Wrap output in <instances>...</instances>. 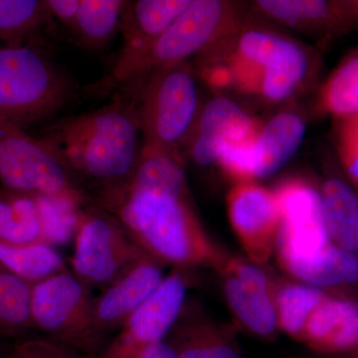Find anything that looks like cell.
Masks as SVG:
<instances>
[{
	"mask_svg": "<svg viewBox=\"0 0 358 358\" xmlns=\"http://www.w3.org/2000/svg\"><path fill=\"white\" fill-rule=\"evenodd\" d=\"M322 203L327 230L334 245L346 251H358V199L350 186L329 179L322 187Z\"/></svg>",
	"mask_w": 358,
	"mask_h": 358,
	"instance_id": "603a6c76",
	"label": "cell"
},
{
	"mask_svg": "<svg viewBox=\"0 0 358 358\" xmlns=\"http://www.w3.org/2000/svg\"><path fill=\"white\" fill-rule=\"evenodd\" d=\"M50 20L45 1L0 0V40L20 46Z\"/></svg>",
	"mask_w": 358,
	"mask_h": 358,
	"instance_id": "83f0119b",
	"label": "cell"
},
{
	"mask_svg": "<svg viewBox=\"0 0 358 358\" xmlns=\"http://www.w3.org/2000/svg\"><path fill=\"white\" fill-rule=\"evenodd\" d=\"M10 358H89L50 338H31L14 346Z\"/></svg>",
	"mask_w": 358,
	"mask_h": 358,
	"instance_id": "4dcf8cb0",
	"label": "cell"
},
{
	"mask_svg": "<svg viewBox=\"0 0 358 358\" xmlns=\"http://www.w3.org/2000/svg\"><path fill=\"white\" fill-rule=\"evenodd\" d=\"M0 242L49 245L36 195L0 192Z\"/></svg>",
	"mask_w": 358,
	"mask_h": 358,
	"instance_id": "44dd1931",
	"label": "cell"
},
{
	"mask_svg": "<svg viewBox=\"0 0 358 358\" xmlns=\"http://www.w3.org/2000/svg\"><path fill=\"white\" fill-rule=\"evenodd\" d=\"M32 286L0 264V334L15 336L33 327Z\"/></svg>",
	"mask_w": 358,
	"mask_h": 358,
	"instance_id": "4316f807",
	"label": "cell"
},
{
	"mask_svg": "<svg viewBox=\"0 0 358 358\" xmlns=\"http://www.w3.org/2000/svg\"><path fill=\"white\" fill-rule=\"evenodd\" d=\"M0 182L7 190L49 197L78 208L90 201L86 189L43 141L1 121Z\"/></svg>",
	"mask_w": 358,
	"mask_h": 358,
	"instance_id": "8992f818",
	"label": "cell"
},
{
	"mask_svg": "<svg viewBox=\"0 0 358 358\" xmlns=\"http://www.w3.org/2000/svg\"><path fill=\"white\" fill-rule=\"evenodd\" d=\"M256 3L273 20L301 30L336 24L346 16L358 14V3L317 0H261Z\"/></svg>",
	"mask_w": 358,
	"mask_h": 358,
	"instance_id": "7402d4cb",
	"label": "cell"
},
{
	"mask_svg": "<svg viewBox=\"0 0 358 358\" xmlns=\"http://www.w3.org/2000/svg\"><path fill=\"white\" fill-rule=\"evenodd\" d=\"M51 18L73 29L81 0H44Z\"/></svg>",
	"mask_w": 358,
	"mask_h": 358,
	"instance_id": "d6a6232c",
	"label": "cell"
},
{
	"mask_svg": "<svg viewBox=\"0 0 358 358\" xmlns=\"http://www.w3.org/2000/svg\"><path fill=\"white\" fill-rule=\"evenodd\" d=\"M232 229L250 262L262 266L275 253L281 213L274 190L255 181L236 183L227 196Z\"/></svg>",
	"mask_w": 358,
	"mask_h": 358,
	"instance_id": "8fae6325",
	"label": "cell"
},
{
	"mask_svg": "<svg viewBox=\"0 0 358 358\" xmlns=\"http://www.w3.org/2000/svg\"><path fill=\"white\" fill-rule=\"evenodd\" d=\"M192 0H138L129 1L120 30L122 47L113 67L128 63L145 50L169 27Z\"/></svg>",
	"mask_w": 358,
	"mask_h": 358,
	"instance_id": "9a60e30c",
	"label": "cell"
},
{
	"mask_svg": "<svg viewBox=\"0 0 358 358\" xmlns=\"http://www.w3.org/2000/svg\"><path fill=\"white\" fill-rule=\"evenodd\" d=\"M275 255L285 272L315 288L352 284L358 280L357 256L334 243L310 255L282 251H275Z\"/></svg>",
	"mask_w": 358,
	"mask_h": 358,
	"instance_id": "e0dca14e",
	"label": "cell"
},
{
	"mask_svg": "<svg viewBox=\"0 0 358 358\" xmlns=\"http://www.w3.org/2000/svg\"><path fill=\"white\" fill-rule=\"evenodd\" d=\"M0 264L31 286L68 272L64 259L57 249L45 244L11 245L0 242Z\"/></svg>",
	"mask_w": 358,
	"mask_h": 358,
	"instance_id": "d4e9b609",
	"label": "cell"
},
{
	"mask_svg": "<svg viewBox=\"0 0 358 358\" xmlns=\"http://www.w3.org/2000/svg\"><path fill=\"white\" fill-rule=\"evenodd\" d=\"M128 2L124 0H81L72 31L86 46L102 47L121 27Z\"/></svg>",
	"mask_w": 358,
	"mask_h": 358,
	"instance_id": "484cf974",
	"label": "cell"
},
{
	"mask_svg": "<svg viewBox=\"0 0 358 358\" xmlns=\"http://www.w3.org/2000/svg\"><path fill=\"white\" fill-rule=\"evenodd\" d=\"M72 94L69 79L41 52L0 47V121L21 129L46 121Z\"/></svg>",
	"mask_w": 358,
	"mask_h": 358,
	"instance_id": "277c9868",
	"label": "cell"
},
{
	"mask_svg": "<svg viewBox=\"0 0 358 358\" xmlns=\"http://www.w3.org/2000/svg\"><path fill=\"white\" fill-rule=\"evenodd\" d=\"M274 192L281 213L275 251L310 255L333 243L322 194L315 187L301 179H289Z\"/></svg>",
	"mask_w": 358,
	"mask_h": 358,
	"instance_id": "7c38bea8",
	"label": "cell"
},
{
	"mask_svg": "<svg viewBox=\"0 0 358 358\" xmlns=\"http://www.w3.org/2000/svg\"><path fill=\"white\" fill-rule=\"evenodd\" d=\"M148 256L174 268H215L223 251L193 208L179 155L143 150L131 181L98 197Z\"/></svg>",
	"mask_w": 358,
	"mask_h": 358,
	"instance_id": "6da1fadb",
	"label": "cell"
},
{
	"mask_svg": "<svg viewBox=\"0 0 358 358\" xmlns=\"http://www.w3.org/2000/svg\"><path fill=\"white\" fill-rule=\"evenodd\" d=\"M186 291L183 268H174L117 331L102 358H140L148 345L164 341L182 310Z\"/></svg>",
	"mask_w": 358,
	"mask_h": 358,
	"instance_id": "30bf717a",
	"label": "cell"
},
{
	"mask_svg": "<svg viewBox=\"0 0 358 358\" xmlns=\"http://www.w3.org/2000/svg\"><path fill=\"white\" fill-rule=\"evenodd\" d=\"M164 341L178 358H242L230 331L186 301Z\"/></svg>",
	"mask_w": 358,
	"mask_h": 358,
	"instance_id": "2e32d148",
	"label": "cell"
},
{
	"mask_svg": "<svg viewBox=\"0 0 358 358\" xmlns=\"http://www.w3.org/2000/svg\"><path fill=\"white\" fill-rule=\"evenodd\" d=\"M327 296L322 289L303 282H275L278 331L301 341L303 329L310 315Z\"/></svg>",
	"mask_w": 358,
	"mask_h": 358,
	"instance_id": "cb8c5ba5",
	"label": "cell"
},
{
	"mask_svg": "<svg viewBox=\"0 0 358 358\" xmlns=\"http://www.w3.org/2000/svg\"><path fill=\"white\" fill-rule=\"evenodd\" d=\"M143 150L179 155L199 114V89L187 62L150 75L134 90Z\"/></svg>",
	"mask_w": 358,
	"mask_h": 358,
	"instance_id": "5b68a950",
	"label": "cell"
},
{
	"mask_svg": "<svg viewBox=\"0 0 358 358\" xmlns=\"http://www.w3.org/2000/svg\"><path fill=\"white\" fill-rule=\"evenodd\" d=\"M216 272L222 282L226 303L238 322L260 338L273 336L278 331L274 293L246 286L225 268Z\"/></svg>",
	"mask_w": 358,
	"mask_h": 358,
	"instance_id": "ffe728a7",
	"label": "cell"
},
{
	"mask_svg": "<svg viewBox=\"0 0 358 358\" xmlns=\"http://www.w3.org/2000/svg\"><path fill=\"white\" fill-rule=\"evenodd\" d=\"M259 129L246 110L230 99L218 96L200 109L185 147L195 164L209 166L218 162L227 145L253 140Z\"/></svg>",
	"mask_w": 358,
	"mask_h": 358,
	"instance_id": "4fadbf2b",
	"label": "cell"
},
{
	"mask_svg": "<svg viewBox=\"0 0 358 358\" xmlns=\"http://www.w3.org/2000/svg\"><path fill=\"white\" fill-rule=\"evenodd\" d=\"M306 134L300 115L285 112L259 129L253 145V179L268 178L293 159Z\"/></svg>",
	"mask_w": 358,
	"mask_h": 358,
	"instance_id": "d6986e66",
	"label": "cell"
},
{
	"mask_svg": "<svg viewBox=\"0 0 358 358\" xmlns=\"http://www.w3.org/2000/svg\"><path fill=\"white\" fill-rule=\"evenodd\" d=\"M230 16L226 2L192 0L185 13L145 50L126 64L113 67L96 85L95 91L106 94L122 86L134 91L150 75L203 54L222 36Z\"/></svg>",
	"mask_w": 358,
	"mask_h": 358,
	"instance_id": "3957f363",
	"label": "cell"
},
{
	"mask_svg": "<svg viewBox=\"0 0 358 358\" xmlns=\"http://www.w3.org/2000/svg\"><path fill=\"white\" fill-rule=\"evenodd\" d=\"M41 140L80 185L96 186L99 196L128 185L143 155L136 103L127 99L62 120Z\"/></svg>",
	"mask_w": 358,
	"mask_h": 358,
	"instance_id": "7a4b0ae2",
	"label": "cell"
},
{
	"mask_svg": "<svg viewBox=\"0 0 358 358\" xmlns=\"http://www.w3.org/2000/svg\"><path fill=\"white\" fill-rule=\"evenodd\" d=\"M140 358H178L173 348L166 341L152 343L141 352Z\"/></svg>",
	"mask_w": 358,
	"mask_h": 358,
	"instance_id": "836d02e7",
	"label": "cell"
},
{
	"mask_svg": "<svg viewBox=\"0 0 358 358\" xmlns=\"http://www.w3.org/2000/svg\"><path fill=\"white\" fill-rule=\"evenodd\" d=\"M73 275L90 289H103L148 256L109 212L85 207L75 234Z\"/></svg>",
	"mask_w": 358,
	"mask_h": 358,
	"instance_id": "9c48e42d",
	"label": "cell"
},
{
	"mask_svg": "<svg viewBox=\"0 0 358 358\" xmlns=\"http://www.w3.org/2000/svg\"><path fill=\"white\" fill-rule=\"evenodd\" d=\"M233 72L244 88L272 103L294 95L310 71L306 51L284 37L248 30L238 40Z\"/></svg>",
	"mask_w": 358,
	"mask_h": 358,
	"instance_id": "ba28073f",
	"label": "cell"
},
{
	"mask_svg": "<svg viewBox=\"0 0 358 358\" xmlns=\"http://www.w3.org/2000/svg\"><path fill=\"white\" fill-rule=\"evenodd\" d=\"M93 289L69 272L33 285L32 326L47 338L94 358L103 345L95 327Z\"/></svg>",
	"mask_w": 358,
	"mask_h": 358,
	"instance_id": "52a82bcc",
	"label": "cell"
},
{
	"mask_svg": "<svg viewBox=\"0 0 358 358\" xmlns=\"http://www.w3.org/2000/svg\"><path fill=\"white\" fill-rule=\"evenodd\" d=\"M303 343L320 352L358 346V303L327 296L315 308L303 329Z\"/></svg>",
	"mask_w": 358,
	"mask_h": 358,
	"instance_id": "ac0fdd59",
	"label": "cell"
},
{
	"mask_svg": "<svg viewBox=\"0 0 358 358\" xmlns=\"http://www.w3.org/2000/svg\"><path fill=\"white\" fill-rule=\"evenodd\" d=\"M162 267L159 261L145 257L96 296L95 327L103 343L157 291L166 277Z\"/></svg>",
	"mask_w": 358,
	"mask_h": 358,
	"instance_id": "5bb4252c",
	"label": "cell"
},
{
	"mask_svg": "<svg viewBox=\"0 0 358 358\" xmlns=\"http://www.w3.org/2000/svg\"><path fill=\"white\" fill-rule=\"evenodd\" d=\"M253 140L232 143L224 150L218 164L236 183L250 182L253 179Z\"/></svg>",
	"mask_w": 358,
	"mask_h": 358,
	"instance_id": "f546056e",
	"label": "cell"
},
{
	"mask_svg": "<svg viewBox=\"0 0 358 358\" xmlns=\"http://www.w3.org/2000/svg\"><path fill=\"white\" fill-rule=\"evenodd\" d=\"M338 143L343 164L358 185V114L346 117L339 131Z\"/></svg>",
	"mask_w": 358,
	"mask_h": 358,
	"instance_id": "1f68e13d",
	"label": "cell"
},
{
	"mask_svg": "<svg viewBox=\"0 0 358 358\" xmlns=\"http://www.w3.org/2000/svg\"><path fill=\"white\" fill-rule=\"evenodd\" d=\"M324 107L338 117L358 114V57L341 66L327 82L322 94Z\"/></svg>",
	"mask_w": 358,
	"mask_h": 358,
	"instance_id": "f1b7e54d",
	"label": "cell"
}]
</instances>
